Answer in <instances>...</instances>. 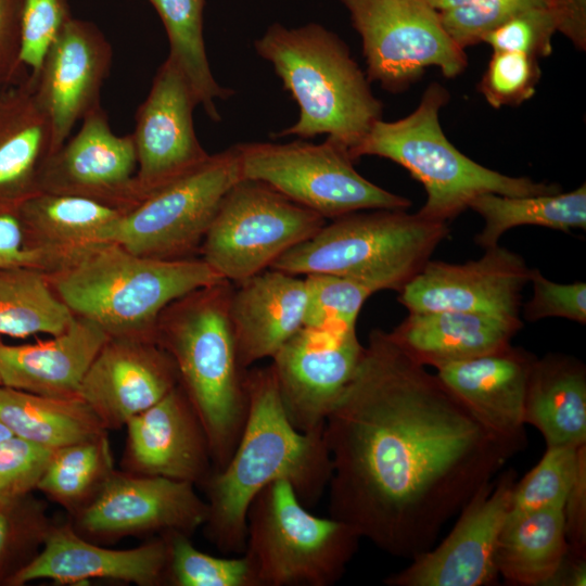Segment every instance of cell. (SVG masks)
Here are the masks:
<instances>
[{"label": "cell", "mask_w": 586, "mask_h": 586, "mask_svg": "<svg viewBox=\"0 0 586 586\" xmlns=\"http://www.w3.org/2000/svg\"><path fill=\"white\" fill-rule=\"evenodd\" d=\"M330 517L413 559L526 442L487 430L435 373L374 329L324 420Z\"/></svg>", "instance_id": "6da1fadb"}, {"label": "cell", "mask_w": 586, "mask_h": 586, "mask_svg": "<svg viewBox=\"0 0 586 586\" xmlns=\"http://www.w3.org/2000/svg\"><path fill=\"white\" fill-rule=\"evenodd\" d=\"M247 417L228 462L202 485L208 505L206 538L227 555L245 548L246 513L271 483L288 481L306 506L327 491L331 460L322 431L302 432L290 421L271 366L247 370Z\"/></svg>", "instance_id": "7a4b0ae2"}, {"label": "cell", "mask_w": 586, "mask_h": 586, "mask_svg": "<svg viewBox=\"0 0 586 586\" xmlns=\"http://www.w3.org/2000/svg\"><path fill=\"white\" fill-rule=\"evenodd\" d=\"M233 284L221 281L171 302L160 315L155 341L173 358L208 441L214 471L230 459L249 410L229 307Z\"/></svg>", "instance_id": "3957f363"}, {"label": "cell", "mask_w": 586, "mask_h": 586, "mask_svg": "<svg viewBox=\"0 0 586 586\" xmlns=\"http://www.w3.org/2000/svg\"><path fill=\"white\" fill-rule=\"evenodd\" d=\"M254 47L300 109L297 120L277 137L326 135L351 152L381 119L383 105L367 75L347 44L322 25L289 28L275 23Z\"/></svg>", "instance_id": "277c9868"}, {"label": "cell", "mask_w": 586, "mask_h": 586, "mask_svg": "<svg viewBox=\"0 0 586 586\" xmlns=\"http://www.w3.org/2000/svg\"><path fill=\"white\" fill-rule=\"evenodd\" d=\"M59 298L109 336L155 340L161 313L175 300L224 280L202 258L158 259L102 242L47 273Z\"/></svg>", "instance_id": "5b68a950"}, {"label": "cell", "mask_w": 586, "mask_h": 586, "mask_svg": "<svg viewBox=\"0 0 586 586\" xmlns=\"http://www.w3.org/2000/svg\"><path fill=\"white\" fill-rule=\"evenodd\" d=\"M448 100L447 90L432 82L412 113L395 122L377 120L351 157L356 162L373 155L403 166L426 193L417 213L436 221L453 220L484 193L526 196L561 191L555 183L504 175L461 153L440 124V111Z\"/></svg>", "instance_id": "8992f818"}, {"label": "cell", "mask_w": 586, "mask_h": 586, "mask_svg": "<svg viewBox=\"0 0 586 586\" xmlns=\"http://www.w3.org/2000/svg\"><path fill=\"white\" fill-rule=\"evenodd\" d=\"M449 232L448 222L407 209L359 211L327 221L270 268L302 277L331 273L359 282L373 293H399Z\"/></svg>", "instance_id": "52a82bcc"}, {"label": "cell", "mask_w": 586, "mask_h": 586, "mask_svg": "<svg viewBox=\"0 0 586 586\" xmlns=\"http://www.w3.org/2000/svg\"><path fill=\"white\" fill-rule=\"evenodd\" d=\"M360 539L346 523L313 514L281 480L252 500L242 555L256 586H331L345 573Z\"/></svg>", "instance_id": "ba28073f"}, {"label": "cell", "mask_w": 586, "mask_h": 586, "mask_svg": "<svg viewBox=\"0 0 586 586\" xmlns=\"http://www.w3.org/2000/svg\"><path fill=\"white\" fill-rule=\"evenodd\" d=\"M327 221L272 187L242 178L221 200L199 257L224 280L239 284L270 268Z\"/></svg>", "instance_id": "9c48e42d"}, {"label": "cell", "mask_w": 586, "mask_h": 586, "mask_svg": "<svg viewBox=\"0 0 586 586\" xmlns=\"http://www.w3.org/2000/svg\"><path fill=\"white\" fill-rule=\"evenodd\" d=\"M242 178L262 181L326 220L367 209H408L411 201L361 176L348 149L331 138L321 143L235 144Z\"/></svg>", "instance_id": "30bf717a"}, {"label": "cell", "mask_w": 586, "mask_h": 586, "mask_svg": "<svg viewBox=\"0 0 586 586\" xmlns=\"http://www.w3.org/2000/svg\"><path fill=\"white\" fill-rule=\"evenodd\" d=\"M240 179L237 145L211 154L201 166L124 213L107 227L103 242L151 258L198 257L221 200Z\"/></svg>", "instance_id": "8fae6325"}, {"label": "cell", "mask_w": 586, "mask_h": 586, "mask_svg": "<svg viewBox=\"0 0 586 586\" xmlns=\"http://www.w3.org/2000/svg\"><path fill=\"white\" fill-rule=\"evenodd\" d=\"M359 34L369 81L400 92L428 67L445 77L460 75L467 55L445 30L428 0H340Z\"/></svg>", "instance_id": "7c38bea8"}, {"label": "cell", "mask_w": 586, "mask_h": 586, "mask_svg": "<svg viewBox=\"0 0 586 586\" xmlns=\"http://www.w3.org/2000/svg\"><path fill=\"white\" fill-rule=\"evenodd\" d=\"M207 517L208 505L190 482L114 471L92 499L72 514L69 524L100 544L170 532L191 536Z\"/></svg>", "instance_id": "4fadbf2b"}, {"label": "cell", "mask_w": 586, "mask_h": 586, "mask_svg": "<svg viewBox=\"0 0 586 586\" xmlns=\"http://www.w3.org/2000/svg\"><path fill=\"white\" fill-rule=\"evenodd\" d=\"M517 482L513 470L501 472L461 509L450 533L436 547L390 575V586H482L497 581L496 550Z\"/></svg>", "instance_id": "5bb4252c"}, {"label": "cell", "mask_w": 586, "mask_h": 586, "mask_svg": "<svg viewBox=\"0 0 586 586\" xmlns=\"http://www.w3.org/2000/svg\"><path fill=\"white\" fill-rule=\"evenodd\" d=\"M364 353L356 329L303 326L271 358L279 393L292 424L322 431L349 385Z\"/></svg>", "instance_id": "9a60e30c"}, {"label": "cell", "mask_w": 586, "mask_h": 586, "mask_svg": "<svg viewBox=\"0 0 586 586\" xmlns=\"http://www.w3.org/2000/svg\"><path fill=\"white\" fill-rule=\"evenodd\" d=\"M195 106L198 102L189 84L175 63L166 58L137 110L131 133L137 154L135 182L140 202L198 168L211 156L194 130L192 114Z\"/></svg>", "instance_id": "2e32d148"}, {"label": "cell", "mask_w": 586, "mask_h": 586, "mask_svg": "<svg viewBox=\"0 0 586 586\" xmlns=\"http://www.w3.org/2000/svg\"><path fill=\"white\" fill-rule=\"evenodd\" d=\"M131 133L116 135L102 106L89 112L78 131L43 161L38 193L86 198L126 213L140 201Z\"/></svg>", "instance_id": "e0dca14e"}, {"label": "cell", "mask_w": 586, "mask_h": 586, "mask_svg": "<svg viewBox=\"0 0 586 586\" xmlns=\"http://www.w3.org/2000/svg\"><path fill=\"white\" fill-rule=\"evenodd\" d=\"M531 270L517 253L494 245L463 264L429 260L399 292L409 311L458 310L520 319L521 293Z\"/></svg>", "instance_id": "ac0fdd59"}, {"label": "cell", "mask_w": 586, "mask_h": 586, "mask_svg": "<svg viewBox=\"0 0 586 586\" xmlns=\"http://www.w3.org/2000/svg\"><path fill=\"white\" fill-rule=\"evenodd\" d=\"M112 55L109 40L93 23L73 17L48 50L38 74L29 77L50 123V154L69 138L78 122L101 105Z\"/></svg>", "instance_id": "d6986e66"}, {"label": "cell", "mask_w": 586, "mask_h": 586, "mask_svg": "<svg viewBox=\"0 0 586 586\" xmlns=\"http://www.w3.org/2000/svg\"><path fill=\"white\" fill-rule=\"evenodd\" d=\"M178 384L173 358L155 340L110 336L85 373L77 396L106 430L119 429Z\"/></svg>", "instance_id": "ffe728a7"}, {"label": "cell", "mask_w": 586, "mask_h": 586, "mask_svg": "<svg viewBox=\"0 0 586 586\" xmlns=\"http://www.w3.org/2000/svg\"><path fill=\"white\" fill-rule=\"evenodd\" d=\"M167 535L131 549H111L79 535L69 524H52L38 553L11 578V585L48 578L77 584L89 578L113 579L139 586L168 584Z\"/></svg>", "instance_id": "44dd1931"}, {"label": "cell", "mask_w": 586, "mask_h": 586, "mask_svg": "<svg viewBox=\"0 0 586 586\" xmlns=\"http://www.w3.org/2000/svg\"><path fill=\"white\" fill-rule=\"evenodd\" d=\"M125 472L162 476L202 486L214 471L207 437L178 384L125 425Z\"/></svg>", "instance_id": "7402d4cb"}, {"label": "cell", "mask_w": 586, "mask_h": 586, "mask_svg": "<svg viewBox=\"0 0 586 586\" xmlns=\"http://www.w3.org/2000/svg\"><path fill=\"white\" fill-rule=\"evenodd\" d=\"M536 356L512 344L436 369V374L491 432L526 442L524 406Z\"/></svg>", "instance_id": "603a6c76"}, {"label": "cell", "mask_w": 586, "mask_h": 586, "mask_svg": "<svg viewBox=\"0 0 586 586\" xmlns=\"http://www.w3.org/2000/svg\"><path fill=\"white\" fill-rule=\"evenodd\" d=\"M306 304L304 277L279 269L233 284L229 314L241 365L272 358L304 326Z\"/></svg>", "instance_id": "cb8c5ba5"}, {"label": "cell", "mask_w": 586, "mask_h": 586, "mask_svg": "<svg viewBox=\"0 0 586 586\" xmlns=\"http://www.w3.org/2000/svg\"><path fill=\"white\" fill-rule=\"evenodd\" d=\"M110 336L93 321L75 316L62 333L12 345L0 339L1 385L51 397H78L80 383Z\"/></svg>", "instance_id": "d4e9b609"}, {"label": "cell", "mask_w": 586, "mask_h": 586, "mask_svg": "<svg viewBox=\"0 0 586 586\" xmlns=\"http://www.w3.org/2000/svg\"><path fill=\"white\" fill-rule=\"evenodd\" d=\"M124 213L95 201L40 192L16 213L23 247L36 253L46 273L76 262L103 242V234Z\"/></svg>", "instance_id": "484cf974"}, {"label": "cell", "mask_w": 586, "mask_h": 586, "mask_svg": "<svg viewBox=\"0 0 586 586\" xmlns=\"http://www.w3.org/2000/svg\"><path fill=\"white\" fill-rule=\"evenodd\" d=\"M520 319L458 311H409L390 333L415 361L438 369L511 344Z\"/></svg>", "instance_id": "4316f807"}, {"label": "cell", "mask_w": 586, "mask_h": 586, "mask_svg": "<svg viewBox=\"0 0 586 586\" xmlns=\"http://www.w3.org/2000/svg\"><path fill=\"white\" fill-rule=\"evenodd\" d=\"M51 151L50 123L28 77L0 90V215H16L38 193V176Z\"/></svg>", "instance_id": "83f0119b"}, {"label": "cell", "mask_w": 586, "mask_h": 586, "mask_svg": "<svg viewBox=\"0 0 586 586\" xmlns=\"http://www.w3.org/2000/svg\"><path fill=\"white\" fill-rule=\"evenodd\" d=\"M524 422L542 433L546 447L586 444V368L582 361L561 354L536 358Z\"/></svg>", "instance_id": "f1b7e54d"}, {"label": "cell", "mask_w": 586, "mask_h": 586, "mask_svg": "<svg viewBox=\"0 0 586 586\" xmlns=\"http://www.w3.org/2000/svg\"><path fill=\"white\" fill-rule=\"evenodd\" d=\"M568 552L563 507L508 514L497 544L496 568L510 585L552 584Z\"/></svg>", "instance_id": "f546056e"}, {"label": "cell", "mask_w": 586, "mask_h": 586, "mask_svg": "<svg viewBox=\"0 0 586 586\" xmlns=\"http://www.w3.org/2000/svg\"><path fill=\"white\" fill-rule=\"evenodd\" d=\"M0 420L11 432L58 449L107 430L79 397H51L0 385Z\"/></svg>", "instance_id": "4dcf8cb0"}, {"label": "cell", "mask_w": 586, "mask_h": 586, "mask_svg": "<svg viewBox=\"0 0 586 586\" xmlns=\"http://www.w3.org/2000/svg\"><path fill=\"white\" fill-rule=\"evenodd\" d=\"M469 208L484 220L474 241L483 249L498 244L509 229L520 226H540L569 232L586 229V186L569 192L508 196L484 193L476 196Z\"/></svg>", "instance_id": "1f68e13d"}, {"label": "cell", "mask_w": 586, "mask_h": 586, "mask_svg": "<svg viewBox=\"0 0 586 586\" xmlns=\"http://www.w3.org/2000/svg\"><path fill=\"white\" fill-rule=\"evenodd\" d=\"M74 318L44 271L25 265L0 267V335L17 339L56 335Z\"/></svg>", "instance_id": "d6a6232c"}, {"label": "cell", "mask_w": 586, "mask_h": 586, "mask_svg": "<svg viewBox=\"0 0 586 586\" xmlns=\"http://www.w3.org/2000/svg\"><path fill=\"white\" fill-rule=\"evenodd\" d=\"M157 12L168 37L169 54L182 73L193 95L207 116L221 119L216 101L226 100L233 90L220 86L213 76L203 37L205 0H148Z\"/></svg>", "instance_id": "836d02e7"}, {"label": "cell", "mask_w": 586, "mask_h": 586, "mask_svg": "<svg viewBox=\"0 0 586 586\" xmlns=\"http://www.w3.org/2000/svg\"><path fill=\"white\" fill-rule=\"evenodd\" d=\"M562 33L586 48V0H545L486 34L482 42L494 51H514L536 59L552 51L551 39Z\"/></svg>", "instance_id": "e575fe53"}, {"label": "cell", "mask_w": 586, "mask_h": 586, "mask_svg": "<svg viewBox=\"0 0 586 586\" xmlns=\"http://www.w3.org/2000/svg\"><path fill=\"white\" fill-rule=\"evenodd\" d=\"M114 471L106 432L55 449L37 489L73 514L92 499Z\"/></svg>", "instance_id": "d590c367"}, {"label": "cell", "mask_w": 586, "mask_h": 586, "mask_svg": "<svg viewBox=\"0 0 586 586\" xmlns=\"http://www.w3.org/2000/svg\"><path fill=\"white\" fill-rule=\"evenodd\" d=\"M585 448L586 444L579 447H546L539 462L521 481L515 482L508 514L563 507Z\"/></svg>", "instance_id": "8d00e7d4"}, {"label": "cell", "mask_w": 586, "mask_h": 586, "mask_svg": "<svg viewBox=\"0 0 586 586\" xmlns=\"http://www.w3.org/2000/svg\"><path fill=\"white\" fill-rule=\"evenodd\" d=\"M169 543L168 584L175 586H256L244 555L216 557L194 547L190 536L167 533Z\"/></svg>", "instance_id": "74e56055"}, {"label": "cell", "mask_w": 586, "mask_h": 586, "mask_svg": "<svg viewBox=\"0 0 586 586\" xmlns=\"http://www.w3.org/2000/svg\"><path fill=\"white\" fill-rule=\"evenodd\" d=\"M307 304L304 326L320 329H356L357 318L373 292L352 279L331 273L304 276Z\"/></svg>", "instance_id": "f35d334b"}, {"label": "cell", "mask_w": 586, "mask_h": 586, "mask_svg": "<svg viewBox=\"0 0 586 586\" xmlns=\"http://www.w3.org/2000/svg\"><path fill=\"white\" fill-rule=\"evenodd\" d=\"M28 495L0 498V577L7 573L9 579L13 564L24 566L37 555L53 524L44 507Z\"/></svg>", "instance_id": "ab89813d"}, {"label": "cell", "mask_w": 586, "mask_h": 586, "mask_svg": "<svg viewBox=\"0 0 586 586\" xmlns=\"http://www.w3.org/2000/svg\"><path fill=\"white\" fill-rule=\"evenodd\" d=\"M539 77L536 58L514 51H494L479 90L495 109L517 105L534 94Z\"/></svg>", "instance_id": "60d3db41"}, {"label": "cell", "mask_w": 586, "mask_h": 586, "mask_svg": "<svg viewBox=\"0 0 586 586\" xmlns=\"http://www.w3.org/2000/svg\"><path fill=\"white\" fill-rule=\"evenodd\" d=\"M73 18L69 0H22L21 60L35 77L64 26Z\"/></svg>", "instance_id": "b9f144b4"}, {"label": "cell", "mask_w": 586, "mask_h": 586, "mask_svg": "<svg viewBox=\"0 0 586 586\" xmlns=\"http://www.w3.org/2000/svg\"><path fill=\"white\" fill-rule=\"evenodd\" d=\"M545 0H474L441 11L445 30L462 49L482 42L483 37L519 13Z\"/></svg>", "instance_id": "7bdbcfd3"}, {"label": "cell", "mask_w": 586, "mask_h": 586, "mask_svg": "<svg viewBox=\"0 0 586 586\" xmlns=\"http://www.w3.org/2000/svg\"><path fill=\"white\" fill-rule=\"evenodd\" d=\"M54 449L16 435L0 443V498H17L37 488Z\"/></svg>", "instance_id": "ee69618b"}, {"label": "cell", "mask_w": 586, "mask_h": 586, "mask_svg": "<svg viewBox=\"0 0 586 586\" xmlns=\"http://www.w3.org/2000/svg\"><path fill=\"white\" fill-rule=\"evenodd\" d=\"M530 281L533 283V296L523 307L525 320L534 322L544 318L559 317L578 323L586 322V283L553 282L532 268Z\"/></svg>", "instance_id": "f6af8a7d"}, {"label": "cell", "mask_w": 586, "mask_h": 586, "mask_svg": "<svg viewBox=\"0 0 586 586\" xmlns=\"http://www.w3.org/2000/svg\"><path fill=\"white\" fill-rule=\"evenodd\" d=\"M22 0H0V90L29 77L21 60Z\"/></svg>", "instance_id": "bcb514c9"}, {"label": "cell", "mask_w": 586, "mask_h": 586, "mask_svg": "<svg viewBox=\"0 0 586 586\" xmlns=\"http://www.w3.org/2000/svg\"><path fill=\"white\" fill-rule=\"evenodd\" d=\"M568 555L586 558V448L582 451L577 472L563 505Z\"/></svg>", "instance_id": "7dc6e473"}, {"label": "cell", "mask_w": 586, "mask_h": 586, "mask_svg": "<svg viewBox=\"0 0 586 586\" xmlns=\"http://www.w3.org/2000/svg\"><path fill=\"white\" fill-rule=\"evenodd\" d=\"M25 265L43 271L41 258L24 250L16 215H0V267Z\"/></svg>", "instance_id": "c3c4849f"}, {"label": "cell", "mask_w": 586, "mask_h": 586, "mask_svg": "<svg viewBox=\"0 0 586 586\" xmlns=\"http://www.w3.org/2000/svg\"><path fill=\"white\" fill-rule=\"evenodd\" d=\"M437 11H446L466 5L474 0H428Z\"/></svg>", "instance_id": "681fc988"}, {"label": "cell", "mask_w": 586, "mask_h": 586, "mask_svg": "<svg viewBox=\"0 0 586 586\" xmlns=\"http://www.w3.org/2000/svg\"><path fill=\"white\" fill-rule=\"evenodd\" d=\"M14 434L11 430L0 420V443L10 438Z\"/></svg>", "instance_id": "f907efd6"}, {"label": "cell", "mask_w": 586, "mask_h": 586, "mask_svg": "<svg viewBox=\"0 0 586 586\" xmlns=\"http://www.w3.org/2000/svg\"><path fill=\"white\" fill-rule=\"evenodd\" d=\"M0 385H1V381H0Z\"/></svg>", "instance_id": "816d5d0a"}]
</instances>
